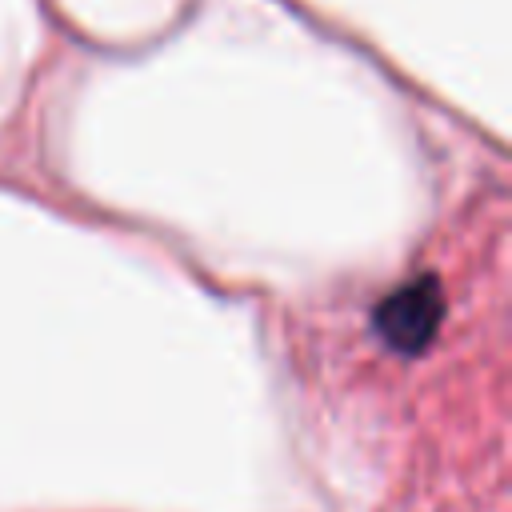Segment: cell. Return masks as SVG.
Returning <instances> with one entry per match:
<instances>
[{"instance_id":"6da1fadb","label":"cell","mask_w":512,"mask_h":512,"mask_svg":"<svg viewBox=\"0 0 512 512\" xmlns=\"http://www.w3.org/2000/svg\"><path fill=\"white\" fill-rule=\"evenodd\" d=\"M440 316H444V292L440 280L432 272L404 280L396 292H388L376 312H372V328L376 336L400 352V356H416L432 344V336L440 332Z\"/></svg>"}]
</instances>
